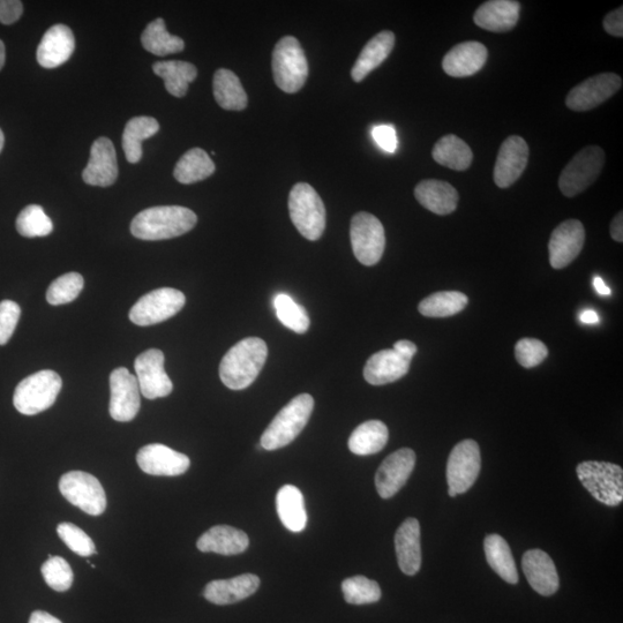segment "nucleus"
<instances>
[{
  "mask_svg": "<svg viewBox=\"0 0 623 623\" xmlns=\"http://www.w3.org/2000/svg\"><path fill=\"white\" fill-rule=\"evenodd\" d=\"M267 356V344L259 337H247L238 342L222 359L220 378L223 384L232 390L250 387L264 369Z\"/></svg>",
  "mask_w": 623,
  "mask_h": 623,
  "instance_id": "1",
  "label": "nucleus"
},
{
  "mask_svg": "<svg viewBox=\"0 0 623 623\" xmlns=\"http://www.w3.org/2000/svg\"><path fill=\"white\" fill-rule=\"evenodd\" d=\"M198 222L191 209L180 206H160L144 210L134 217L131 232L142 240H164L187 234Z\"/></svg>",
  "mask_w": 623,
  "mask_h": 623,
  "instance_id": "2",
  "label": "nucleus"
},
{
  "mask_svg": "<svg viewBox=\"0 0 623 623\" xmlns=\"http://www.w3.org/2000/svg\"><path fill=\"white\" fill-rule=\"evenodd\" d=\"M314 399L310 394H300L276 415L260 439L262 448L281 449L296 440L312 416Z\"/></svg>",
  "mask_w": 623,
  "mask_h": 623,
  "instance_id": "3",
  "label": "nucleus"
},
{
  "mask_svg": "<svg viewBox=\"0 0 623 623\" xmlns=\"http://www.w3.org/2000/svg\"><path fill=\"white\" fill-rule=\"evenodd\" d=\"M62 387V378L55 371L44 370L29 375L15 388L14 407L22 415L41 414L55 404Z\"/></svg>",
  "mask_w": 623,
  "mask_h": 623,
  "instance_id": "4",
  "label": "nucleus"
},
{
  "mask_svg": "<svg viewBox=\"0 0 623 623\" xmlns=\"http://www.w3.org/2000/svg\"><path fill=\"white\" fill-rule=\"evenodd\" d=\"M289 212L292 223L306 239L318 240L326 228V208L320 195L306 183H298L289 195Z\"/></svg>",
  "mask_w": 623,
  "mask_h": 623,
  "instance_id": "5",
  "label": "nucleus"
},
{
  "mask_svg": "<svg viewBox=\"0 0 623 623\" xmlns=\"http://www.w3.org/2000/svg\"><path fill=\"white\" fill-rule=\"evenodd\" d=\"M577 477L600 504L617 507L623 501V470L618 464L585 461L577 465Z\"/></svg>",
  "mask_w": 623,
  "mask_h": 623,
  "instance_id": "6",
  "label": "nucleus"
},
{
  "mask_svg": "<svg viewBox=\"0 0 623 623\" xmlns=\"http://www.w3.org/2000/svg\"><path fill=\"white\" fill-rule=\"evenodd\" d=\"M273 74L276 85L284 93L299 92L309 78V63L299 41L294 36H285L273 51Z\"/></svg>",
  "mask_w": 623,
  "mask_h": 623,
  "instance_id": "7",
  "label": "nucleus"
},
{
  "mask_svg": "<svg viewBox=\"0 0 623 623\" xmlns=\"http://www.w3.org/2000/svg\"><path fill=\"white\" fill-rule=\"evenodd\" d=\"M605 164V152L598 146H589L577 153L559 178V187L567 198H574L598 179Z\"/></svg>",
  "mask_w": 623,
  "mask_h": 623,
  "instance_id": "8",
  "label": "nucleus"
},
{
  "mask_svg": "<svg viewBox=\"0 0 623 623\" xmlns=\"http://www.w3.org/2000/svg\"><path fill=\"white\" fill-rule=\"evenodd\" d=\"M352 251L364 266H374L384 255L386 235L384 225L370 213L360 212L352 217L350 227Z\"/></svg>",
  "mask_w": 623,
  "mask_h": 623,
  "instance_id": "9",
  "label": "nucleus"
},
{
  "mask_svg": "<svg viewBox=\"0 0 623 623\" xmlns=\"http://www.w3.org/2000/svg\"><path fill=\"white\" fill-rule=\"evenodd\" d=\"M59 491L70 504L88 515L99 516L107 508V495L100 480L87 472H67L59 480Z\"/></svg>",
  "mask_w": 623,
  "mask_h": 623,
  "instance_id": "10",
  "label": "nucleus"
},
{
  "mask_svg": "<svg viewBox=\"0 0 623 623\" xmlns=\"http://www.w3.org/2000/svg\"><path fill=\"white\" fill-rule=\"evenodd\" d=\"M185 303L182 291L172 288L150 291L132 307L130 320L141 327L160 324L182 311Z\"/></svg>",
  "mask_w": 623,
  "mask_h": 623,
  "instance_id": "11",
  "label": "nucleus"
},
{
  "mask_svg": "<svg viewBox=\"0 0 623 623\" xmlns=\"http://www.w3.org/2000/svg\"><path fill=\"white\" fill-rule=\"evenodd\" d=\"M482 469V455L475 440H463L450 453L447 462V483L457 495L468 492Z\"/></svg>",
  "mask_w": 623,
  "mask_h": 623,
  "instance_id": "12",
  "label": "nucleus"
},
{
  "mask_svg": "<svg viewBox=\"0 0 623 623\" xmlns=\"http://www.w3.org/2000/svg\"><path fill=\"white\" fill-rule=\"evenodd\" d=\"M110 415L116 422L127 423L137 417L140 410V387L137 377L125 367L110 375Z\"/></svg>",
  "mask_w": 623,
  "mask_h": 623,
  "instance_id": "13",
  "label": "nucleus"
},
{
  "mask_svg": "<svg viewBox=\"0 0 623 623\" xmlns=\"http://www.w3.org/2000/svg\"><path fill=\"white\" fill-rule=\"evenodd\" d=\"M622 79L615 73H602L589 78L570 90L566 105L573 111H590L619 92Z\"/></svg>",
  "mask_w": 623,
  "mask_h": 623,
  "instance_id": "14",
  "label": "nucleus"
},
{
  "mask_svg": "<svg viewBox=\"0 0 623 623\" xmlns=\"http://www.w3.org/2000/svg\"><path fill=\"white\" fill-rule=\"evenodd\" d=\"M140 393L148 400L167 397L174 390L169 375L164 370V354L161 350L150 349L134 362Z\"/></svg>",
  "mask_w": 623,
  "mask_h": 623,
  "instance_id": "15",
  "label": "nucleus"
},
{
  "mask_svg": "<svg viewBox=\"0 0 623 623\" xmlns=\"http://www.w3.org/2000/svg\"><path fill=\"white\" fill-rule=\"evenodd\" d=\"M416 465V454L410 448H402L390 454L381 463L375 475V487L382 499L393 498L407 484Z\"/></svg>",
  "mask_w": 623,
  "mask_h": 623,
  "instance_id": "16",
  "label": "nucleus"
},
{
  "mask_svg": "<svg viewBox=\"0 0 623 623\" xmlns=\"http://www.w3.org/2000/svg\"><path fill=\"white\" fill-rule=\"evenodd\" d=\"M529 146L527 141L512 135L502 144L494 168V182L500 189L514 185L527 169Z\"/></svg>",
  "mask_w": 623,
  "mask_h": 623,
  "instance_id": "17",
  "label": "nucleus"
},
{
  "mask_svg": "<svg viewBox=\"0 0 623 623\" xmlns=\"http://www.w3.org/2000/svg\"><path fill=\"white\" fill-rule=\"evenodd\" d=\"M137 462L145 474L163 477L182 476L191 465L185 454L161 444L142 447L137 455Z\"/></svg>",
  "mask_w": 623,
  "mask_h": 623,
  "instance_id": "18",
  "label": "nucleus"
},
{
  "mask_svg": "<svg viewBox=\"0 0 623 623\" xmlns=\"http://www.w3.org/2000/svg\"><path fill=\"white\" fill-rule=\"evenodd\" d=\"M585 230L579 220L561 223L552 232L549 252L550 264L554 269H564L579 257L583 250Z\"/></svg>",
  "mask_w": 623,
  "mask_h": 623,
  "instance_id": "19",
  "label": "nucleus"
},
{
  "mask_svg": "<svg viewBox=\"0 0 623 623\" xmlns=\"http://www.w3.org/2000/svg\"><path fill=\"white\" fill-rule=\"evenodd\" d=\"M118 178L117 154L108 138L97 139L90 149V159L82 179L88 185L108 187L114 185Z\"/></svg>",
  "mask_w": 623,
  "mask_h": 623,
  "instance_id": "20",
  "label": "nucleus"
},
{
  "mask_svg": "<svg viewBox=\"0 0 623 623\" xmlns=\"http://www.w3.org/2000/svg\"><path fill=\"white\" fill-rule=\"evenodd\" d=\"M522 568L531 588L539 595L550 597L557 594L560 579L554 562L549 554L542 550L525 552Z\"/></svg>",
  "mask_w": 623,
  "mask_h": 623,
  "instance_id": "21",
  "label": "nucleus"
},
{
  "mask_svg": "<svg viewBox=\"0 0 623 623\" xmlns=\"http://www.w3.org/2000/svg\"><path fill=\"white\" fill-rule=\"evenodd\" d=\"M489 52L484 44L476 41L455 45L442 60V69L453 78L471 77L483 69Z\"/></svg>",
  "mask_w": 623,
  "mask_h": 623,
  "instance_id": "22",
  "label": "nucleus"
},
{
  "mask_svg": "<svg viewBox=\"0 0 623 623\" xmlns=\"http://www.w3.org/2000/svg\"><path fill=\"white\" fill-rule=\"evenodd\" d=\"M74 49L72 30L65 25L52 26L37 48V62L44 69H56L71 58Z\"/></svg>",
  "mask_w": 623,
  "mask_h": 623,
  "instance_id": "23",
  "label": "nucleus"
},
{
  "mask_svg": "<svg viewBox=\"0 0 623 623\" xmlns=\"http://www.w3.org/2000/svg\"><path fill=\"white\" fill-rule=\"evenodd\" d=\"M410 364V360L403 358L393 349L381 350L367 360L364 378L372 386L392 384L408 374Z\"/></svg>",
  "mask_w": 623,
  "mask_h": 623,
  "instance_id": "24",
  "label": "nucleus"
},
{
  "mask_svg": "<svg viewBox=\"0 0 623 623\" xmlns=\"http://www.w3.org/2000/svg\"><path fill=\"white\" fill-rule=\"evenodd\" d=\"M395 550L399 566L405 575H416L422 567V544L420 524L410 517L405 520L395 535Z\"/></svg>",
  "mask_w": 623,
  "mask_h": 623,
  "instance_id": "25",
  "label": "nucleus"
},
{
  "mask_svg": "<svg viewBox=\"0 0 623 623\" xmlns=\"http://www.w3.org/2000/svg\"><path fill=\"white\" fill-rule=\"evenodd\" d=\"M521 4L514 0H490L478 7L475 24L489 32L506 33L517 25Z\"/></svg>",
  "mask_w": 623,
  "mask_h": 623,
  "instance_id": "26",
  "label": "nucleus"
},
{
  "mask_svg": "<svg viewBox=\"0 0 623 623\" xmlns=\"http://www.w3.org/2000/svg\"><path fill=\"white\" fill-rule=\"evenodd\" d=\"M260 579L244 574L230 580H216L206 585L204 597L215 605H230L251 597L258 591Z\"/></svg>",
  "mask_w": 623,
  "mask_h": 623,
  "instance_id": "27",
  "label": "nucleus"
},
{
  "mask_svg": "<svg viewBox=\"0 0 623 623\" xmlns=\"http://www.w3.org/2000/svg\"><path fill=\"white\" fill-rule=\"evenodd\" d=\"M415 197L424 208L441 216L454 213L460 200L455 187L437 179L422 180L416 186Z\"/></svg>",
  "mask_w": 623,
  "mask_h": 623,
  "instance_id": "28",
  "label": "nucleus"
},
{
  "mask_svg": "<svg viewBox=\"0 0 623 623\" xmlns=\"http://www.w3.org/2000/svg\"><path fill=\"white\" fill-rule=\"evenodd\" d=\"M250 546L249 536L244 531L230 525H215L202 535L197 543L198 550L204 553L237 555Z\"/></svg>",
  "mask_w": 623,
  "mask_h": 623,
  "instance_id": "29",
  "label": "nucleus"
},
{
  "mask_svg": "<svg viewBox=\"0 0 623 623\" xmlns=\"http://www.w3.org/2000/svg\"><path fill=\"white\" fill-rule=\"evenodd\" d=\"M395 47V35L390 30L375 35L372 40L366 43L354 67L351 70V77L356 82L363 81L367 75L385 62Z\"/></svg>",
  "mask_w": 623,
  "mask_h": 623,
  "instance_id": "30",
  "label": "nucleus"
},
{
  "mask_svg": "<svg viewBox=\"0 0 623 623\" xmlns=\"http://www.w3.org/2000/svg\"><path fill=\"white\" fill-rule=\"evenodd\" d=\"M276 509L285 528L296 534L305 530L307 513L304 497L296 486L281 487L276 497Z\"/></svg>",
  "mask_w": 623,
  "mask_h": 623,
  "instance_id": "31",
  "label": "nucleus"
},
{
  "mask_svg": "<svg viewBox=\"0 0 623 623\" xmlns=\"http://www.w3.org/2000/svg\"><path fill=\"white\" fill-rule=\"evenodd\" d=\"M214 97L224 110L242 111L247 107V94L237 75L227 69L217 70L213 81Z\"/></svg>",
  "mask_w": 623,
  "mask_h": 623,
  "instance_id": "32",
  "label": "nucleus"
},
{
  "mask_svg": "<svg viewBox=\"0 0 623 623\" xmlns=\"http://www.w3.org/2000/svg\"><path fill=\"white\" fill-rule=\"evenodd\" d=\"M484 551L487 564L502 580L509 584L519 583L513 553L504 537L495 534L487 536L484 540Z\"/></svg>",
  "mask_w": 623,
  "mask_h": 623,
  "instance_id": "33",
  "label": "nucleus"
},
{
  "mask_svg": "<svg viewBox=\"0 0 623 623\" xmlns=\"http://www.w3.org/2000/svg\"><path fill=\"white\" fill-rule=\"evenodd\" d=\"M388 439L389 431L386 424L380 420H369L352 432L348 446L351 453L356 455H373L386 447Z\"/></svg>",
  "mask_w": 623,
  "mask_h": 623,
  "instance_id": "34",
  "label": "nucleus"
},
{
  "mask_svg": "<svg viewBox=\"0 0 623 623\" xmlns=\"http://www.w3.org/2000/svg\"><path fill=\"white\" fill-rule=\"evenodd\" d=\"M153 71L164 80L168 93L175 97H184L191 82L198 77L197 67L182 60L157 62L153 65Z\"/></svg>",
  "mask_w": 623,
  "mask_h": 623,
  "instance_id": "35",
  "label": "nucleus"
},
{
  "mask_svg": "<svg viewBox=\"0 0 623 623\" xmlns=\"http://www.w3.org/2000/svg\"><path fill=\"white\" fill-rule=\"evenodd\" d=\"M435 162L448 169L455 171H465L470 168L474 154L467 142L456 137L455 134H448L442 137L432 150Z\"/></svg>",
  "mask_w": 623,
  "mask_h": 623,
  "instance_id": "36",
  "label": "nucleus"
},
{
  "mask_svg": "<svg viewBox=\"0 0 623 623\" xmlns=\"http://www.w3.org/2000/svg\"><path fill=\"white\" fill-rule=\"evenodd\" d=\"M160 130V124L152 117H135L126 124L123 134V149L127 161L138 163L142 157V141L152 138Z\"/></svg>",
  "mask_w": 623,
  "mask_h": 623,
  "instance_id": "37",
  "label": "nucleus"
},
{
  "mask_svg": "<svg viewBox=\"0 0 623 623\" xmlns=\"http://www.w3.org/2000/svg\"><path fill=\"white\" fill-rule=\"evenodd\" d=\"M215 164L204 149L193 148L176 165L174 176L179 183L194 184L212 176Z\"/></svg>",
  "mask_w": 623,
  "mask_h": 623,
  "instance_id": "38",
  "label": "nucleus"
},
{
  "mask_svg": "<svg viewBox=\"0 0 623 623\" xmlns=\"http://www.w3.org/2000/svg\"><path fill=\"white\" fill-rule=\"evenodd\" d=\"M468 303V296L460 291H439L423 299L418 311L427 318H448L461 313Z\"/></svg>",
  "mask_w": 623,
  "mask_h": 623,
  "instance_id": "39",
  "label": "nucleus"
},
{
  "mask_svg": "<svg viewBox=\"0 0 623 623\" xmlns=\"http://www.w3.org/2000/svg\"><path fill=\"white\" fill-rule=\"evenodd\" d=\"M141 43L150 54L160 57L177 54L185 48V43L180 37L168 32L162 18L150 22L142 33Z\"/></svg>",
  "mask_w": 623,
  "mask_h": 623,
  "instance_id": "40",
  "label": "nucleus"
},
{
  "mask_svg": "<svg viewBox=\"0 0 623 623\" xmlns=\"http://www.w3.org/2000/svg\"><path fill=\"white\" fill-rule=\"evenodd\" d=\"M277 318L282 324L294 330L297 334H305L310 328V317L302 305L285 294L277 295L274 299Z\"/></svg>",
  "mask_w": 623,
  "mask_h": 623,
  "instance_id": "41",
  "label": "nucleus"
},
{
  "mask_svg": "<svg viewBox=\"0 0 623 623\" xmlns=\"http://www.w3.org/2000/svg\"><path fill=\"white\" fill-rule=\"evenodd\" d=\"M17 230L27 238L45 237L54 231V224L39 205H30L21 210L17 219Z\"/></svg>",
  "mask_w": 623,
  "mask_h": 623,
  "instance_id": "42",
  "label": "nucleus"
},
{
  "mask_svg": "<svg viewBox=\"0 0 623 623\" xmlns=\"http://www.w3.org/2000/svg\"><path fill=\"white\" fill-rule=\"evenodd\" d=\"M342 591L345 602L351 605H366L379 602L380 585L365 576H354L344 580Z\"/></svg>",
  "mask_w": 623,
  "mask_h": 623,
  "instance_id": "43",
  "label": "nucleus"
},
{
  "mask_svg": "<svg viewBox=\"0 0 623 623\" xmlns=\"http://www.w3.org/2000/svg\"><path fill=\"white\" fill-rule=\"evenodd\" d=\"M84 284V277L78 273H67L58 277L48 289V303L55 306L72 303L84 289Z\"/></svg>",
  "mask_w": 623,
  "mask_h": 623,
  "instance_id": "44",
  "label": "nucleus"
},
{
  "mask_svg": "<svg viewBox=\"0 0 623 623\" xmlns=\"http://www.w3.org/2000/svg\"><path fill=\"white\" fill-rule=\"evenodd\" d=\"M42 576L51 589L57 592L70 590L74 575L72 568L62 557H49L41 568Z\"/></svg>",
  "mask_w": 623,
  "mask_h": 623,
  "instance_id": "45",
  "label": "nucleus"
},
{
  "mask_svg": "<svg viewBox=\"0 0 623 623\" xmlns=\"http://www.w3.org/2000/svg\"><path fill=\"white\" fill-rule=\"evenodd\" d=\"M57 534L69 549L80 557H90L96 553L95 544L84 530L72 523H60Z\"/></svg>",
  "mask_w": 623,
  "mask_h": 623,
  "instance_id": "46",
  "label": "nucleus"
},
{
  "mask_svg": "<svg viewBox=\"0 0 623 623\" xmlns=\"http://www.w3.org/2000/svg\"><path fill=\"white\" fill-rule=\"evenodd\" d=\"M549 356V349L537 339H522L515 345V357L524 369H534Z\"/></svg>",
  "mask_w": 623,
  "mask_h": 623,
  "instance_id": "47",
  "label": "nucleus"
},
{
  "mask_svg": "<svg viewBox=\"0 0 623 623\" xmlns=\"http://www.w3.org/2000/svg\"><path fill=\"white\" fill-rule=\"evenodd\" d=\"M21 315L20 306L12 300L0 302V345L11 340Z\"/></svg>",
  "mask_w": 623,
  "mask_h": 623,
  "instance_id": "48",
  "label": "nucleus"
},
{
  "mask_svg": "<svg viewBox=\"0 0 623 623\" xmlns=\"http://www.w3.org/2000/svg\"><path fill=\"white\" fill-rule=\"evenodd\" d=\"M372 137L378 146L387 153L393 154L399 147L396 130L392 125L375 126L372 131Z\"/></svg>",
  "mask_w": 623,
  "mask_h": 623,
  "instance_id": "49",
  "label": "nucleus"
},
{
  "mask_svg": "<svg viewBox=\"0 0 623 623\" xmlns=\"http://www.w3.org/2000/svg\"><path fill=\"white\" fill-rule=\"evenodd\" d=\"M24 13V4L19 0H0V22L3 25H12Z\"/></svg>",
  "mask_w": 623,
  "mask_h": 623,
  "instance_id": "50",
  "label": "nucleus"
},
{
  "mask_svg": "<svg viewBox=\"0 0 623 623\" xmlns=\"http://www.w3.org/2000/svg\"><path fill=\"white\" fill-rule=\"evenodd\" d=\"M606 33L615 37L623 36V7L614 10L606 15L604 19Z\"/></svg>",
  "mask_w": 623,
  "mask_h": 623,
  "instance_id": "51",
  "label": "nucleus"
},
{
  "mask_svg": "<svg viewBox=\"0 0 623 623\" xmlns=\"http://www.w3.org/2000/svg\"><path fill=\"white\" fill-rule=\"evenodd\" d=\"M394 351L405 359L412 360L417 354V345L407 340H402L394 344Z\"/></svg>",
  "mask_w": 623,
  "mask_h": 623,
  "instance_id": "52",
  "label": "nucleus"
},
{
  "mask_svg": "<svg viewBox=\"0 0 623 623\" xmlns=\"http://www.w3.org/2000/svg\"><path fill=\"white\" fill-rule=\"evenodd\" d=\"M611 236L615 242L623 243V213L620 212L614 217L611 223Z\"/></svg>",
  "mask_w": 623,
  "mask_h": 623,
  "instance_id": "53",
  "label": "nucleus"
},
{
  "mask_svg": "<svg viewBox=\"0 0 623 623\" xmlns=\"http://www.w3.org/2000/svg\"><path fill=\"white\" fill-rule=\"evenodd\" d=\"M29 623H63V622L55 618L54 615H51L47 612L35 611L32 615H30Z\"/></svg>",
  "mask_w": 623,
  "mask_h": 623,
  "instance_id": "54",
  "label": "nucleus"
},
{
  "mask_svg": "<svg viewBox=\"0 0 623 623\" xmlns=\"http://www.w3.org/2000/svg\"><path fill=\"white\" fill-rule=\"evenodd\" d=\"M594 287H595V289H596V291L598 292L599 295H602V296H610L611 295V289L609 287H607V285L605 284L604 280L600 276H596L595 277V279H594Z\"/></svg>",
  "mask_w": 623,
  "mask_h": 623,
  "instance_id": "55",
  "label": "nucleus"
},
{
  "mask_svg": "<svg viewBox=\"0 0 623 623\" xmlns=\"http://www.w3.org/2000/svg\"><path fill=\"white\" fill-rule=\"evenodd\" d=\"M581 321L583 324L595 325L599 322V315L595 311L587 310L581 314Z\"/></svg>",
  "mask_w": 623,
  "mask_h": 623,
  "instance_id": "56",
  "label": "nucleus"
},
{
  "mask_svg": "<svg viewBox=\"0 0 623 623\" xmlns=\"http://www.w3.org/2000/svg\"><path fill=\"white\" fill-rule=\"evenodd\" d=\"M5 59H6L5 44L2 40H0V70H2L5 65Z\"/></svg>",
  "mask_w": 623,
  "mask_h": 623,
  "instance_id": "57",
  "label": "nucleus"
},
{
  "mask_svg": "<svg viewBox=\"0 0 623 623\" xmlns=\"http://www.w3.org/2000/svg\"><path fill=\"white\" fill-rule=\"evenodd\" d=\"M5 144V137L2 129H0V153H2L3 147Z\"/></svg>",
  "mask_w": 623,
  "mask_h": 623,
  "instance_id": "58",
  "label": "nucleus"
},
{
  "mask_svg": "<svg viewBox=\"0 0 623 623\" xmlns=\"http://www.w3.org/2000/svg\"><path fill=\"white\" fill-rule=\"evenodd\" d=\"M448 494L450 498H456L457 497V493L452 490V489H448Z\"/></svg>",
  "mask_w": 623,
  "mask_h": 623,
  "instance_id": "59",
  "label": "nucleus"
}]
</instances>
